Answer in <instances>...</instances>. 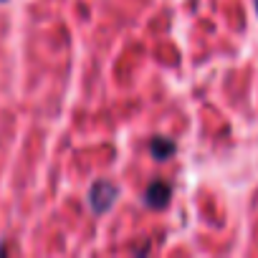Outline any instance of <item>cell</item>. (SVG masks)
Wrapping results in <instances>:
<instances>
[{
    "label": "cell",
    "instance_id": "1",
    "mask_svg": "<svg viewBox=\"0 0 258 258\" xmlns=\"http://www.w3.org/2000/svg\"><path fill=\"white\" fill-rule=\"evenodd\" d=\"M116 198H119V187L111 180H99L89 190V208L96 215H101V213L111 210V205L116 203Z\"/></svg>",
    "mask_w": 258,
    "mask_h": 258
},
{
    "label": "cell",
    "instance_id": "2",
    "mask_svg": "<svg viewBox=\"0 0 258 258\" xmlns=\"http://www.w3.org/2000/svg\"><path fill=\"white\" fill-rule=\"evenodd\" d=\"M170 198H172V187L167 182H162V180L150 182V187L145 190V205L147 208H155V210L165 208L170 203Z\"/></svg>",
    "mask_w": 258,
    "mask_h": 258
},
{
    "label": "cell",
    "instance_id": "3",
    "mask_svg": "<svg viewBox=\"0 0 258 258\" xmlns=\"http://www.w3.org/2000/svg\"><path fill=\"white\" fill-rule=\"evenodd\" d=\"M150 152H152V157L155 160H170L175 152H177V145L172 142V140H165V137H155L152 142H150Z\"/></svg>",
    "mask_w": 258,
    "mask_h": 258
},
{
    "label": "cell",
    "instance_id": "4",
    "mask_svg": "<svg viewBox=\"0 0 258 258\" xmlns=\"http://www.w3.org/2000/svg\"><path fill=\"white\" fill-rule=\"evenodd\" d=\"M255 13H258V0H255Z\"/></svg>",
    "mask_w": 258,
    "mask_h": 258
}]
</instances>
